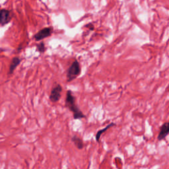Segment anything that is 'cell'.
Masks as SVG:
<instances>
[{"mask_svg": "<svg viewBox=\"0 0 169 169\" xmlns=\"http://www.w3.org/2000/svg\"><path fill=\"white\" fill-rule=\"evenodd\" d=\"M65 106L66 108L73 113L74 119L75 120H81L83 118H86V116L84 115L81 110L78 107L76 104L75 97L72 94L71 91H67L66 93V102Z\"/></svg>", "mask_w": 169, "mask_h": 169, "instance_id": "6da1fadb", "label": "cell"}, {"mask_svg": "<svg viewBox=\"0 0 169 169\" xmlns=\"http://www.w3.org/2000/svg\"><path fill=\"white\" fill-rule=\"evenodd\" d=\"M81 69L79 61L78 60L73 61L72 64L68 68L67 71V82H71L78 78L81 74Z\"/></svg>", "mask_w": 169, "mask_h": 169, "instance_id": "7a4b0ae2", "label": "cell"}, {"mask_svg": "<svg viewBox=\"0 0 169 169\" xmlns=\"http://www.w3.org/2000/svg\"><path fill=\"white\" fill-rule=\"evenodd\" d=\"M62 90V87H61L60 84H57V85L52 88L50 95L49 97V98L52 102L56 103L60 101Z\"/></svg>", "mask_w": 169, "mask_h": 169, "instance_id": "3957f363", "label": "cell"}, {"mask_svg": "<svg viewBox=\"0 0 169 169\" xmlns=\"http://www.w3.org/2000/svg\"><path fill=\"white\" fill-rule=\"evenodd\" d=\"M53 32L52 27H45L41 29L40 31H38L35 35L34 36V39L36 41H40L46 38H48L52 35Z\"/></svg>", "mask_w": 169, "mask_h": 169, "instance_id": "277c9868", "label": "cell"}, {"mask_svg": "<svg viewBox=\"0 0 169 169\" xmlns=\"http://www.w3.org/2000/svg\"><path fill=\"white\" fill-rule=\"evenodd\" d=\"M11 19L10 11L7 9H2L0 10V25L3 26L8 24Z\"/></svg>", "mask_w": 169, "mask_h": 169, "instance_id": "5b68a950", "label": "cell"}, {"mask_svg": "<svg viewBox=\"0 0 169 169\" xmlns=\"http://www.w3.org/2000/svg\"><path fill=\"white\" fill-rule=\"evenodd\" d=\"M169 133V123L168 122H164L160 126L159 135L157 136V140L159 141H163L165 140V138Z\"/></svg>", "mask_w": 169, "mask_h": 169, "instance_id": "8992f818", "label": "cell"}, {"mask_svg": "<svg viewBox=\"0 0 169 169\" xmlns=\"http://www.w3.org/2000/svg\"><path fill=\"white\" fill-rule=\"evenodd\" d=\"M71 141L73 143H74L77 149H79V150H81V149H83V147H84L83 141L81 140V138L79 136H77V135H74L71 137Z\"/></svg>", "mask_w": 169, "mask_h": 169, "instance_id": "52a82bcc", "label": "cell"}, {"mask_svg": "<svg viewBox=\"0 0 169 169\" xmlns=\"http://www.w3.org/2000/svg\"><path fill=\"white\" fill-rule=\"evenodd\" d=\"M115 126H116V124H114V123L112 122V123H110V124L107 125L105 127V128H104L102 129L98 130V131L97 132V133H96V136H95V140H96V141H97V142H99L100 140H101V137L102 136V134L105 133V132H106L107 130L112 128V127Z\"/></svg>", "mask_w": 169, "mask_h": 169, "instance_id": "ba28073f", "label": "cell"}, {"mask_svg": "<svg viewBox=\"0 0 169 169\" xmlns=\"http://www.w3.org/2000/svg\"><path fill=\"white\" fill-rule=\"evenodd\" d=\"M21 59L18 57H15L11 61L10 67H9V74H12L14 70L16 69L18 65L21 63Z\"/></svg>", "mask_w": 169, "mask_h": 169, "instance_id": "9c48e42d", "label": "cell"}, {"mask_svg": "<svg viewBox=\"0 0 169 169\" xmlns=\"http://www.w3.org/2000/svg\"><path fill=\"white\" fill-rule=\"evenodd\" d=\"M36 48H37V51L39 52L40 53H44L46 51V47L44 42H41L40 44H38L36 46Z\"/></svg>", "mask_w": 169, "mask_h": 169, "instance_id": "30bf717a", "label": "cell"}, {"mask_svg": "<svg viewBox=\"0 0 169 169\" xmlns=\"http://www.w3.org/2000/svg\"><path fill=\"white\" fill-rule=\"evenodd\" d=\"M87 26H89V29H91V30H93V29H94V26L92 25V24H89V25H86V27Z\"/></svg>", "mask_w": 169, "mask_h": 169, "instance_id": "8fae6325", "label": "cell"}, {"mask_svg": "<svg viewBox=\"0 0 169 169\" xmlns=\"http://www.w3.org/2000/svg\"><path fill=\"white\" fill-rule=\"evenodd\" d=\"M68 169H70V168H68Z\"/></svg>", "mask_w": 169, "mask_h": 169, "instance_id": "7c38bea8", "label": "cell"}]
</instances>
